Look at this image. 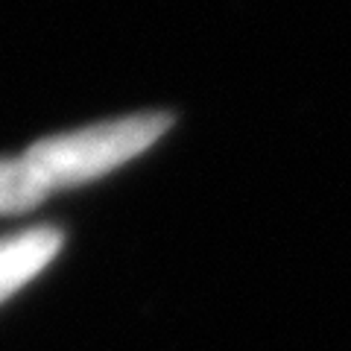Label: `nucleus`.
Here are the masks:
<instances>
[{"instance_id": "obj_3", "label": "nucleus", "mask_w": 351, "mask_h": 351, "mask_svg": "<svg viewBox=\"0 0 351 351\" xmlns=\"http://www.w3.org/2000/svg\"><path fill=\"white\" fill-rule=\"evenodd\" d=\"M50 188L36 173V167L21 158H0V214H21L36 208Z\"/></svg>"}, {"instance_id": "obj_1", "label": "nucleus", "mask_w": 351, "mask_h": 351, "mask_svg": "<svg viewBox=\"0 0 351 351\" xmlns=\"http://www.w3.org/2000/svg\"><path fill=\"white\" fill-rule=\"evenodd\" d=\"M167 126L170 114L112 120V123L88 126L80 132H68V135L44 138L24 152V158L36 167L50 191L64 188V184H82L100 179L108 170L152 147L167 132Z\"/></svg>"}, {"instance_id": "obj_2", "label": "nucleus", "mask_w": 351, "mask_h": 351, "mask_svg": "<svg viewBox=\"0 0 351 351\" xmlns=\"http://www.w3.org/2000/svg\"><path fill=\"white\" fill-rule=\"evenodd\" d=\"M62 249L56 228H29L0 240V302L32 281Z\"/></svg>"}]
</instances>
